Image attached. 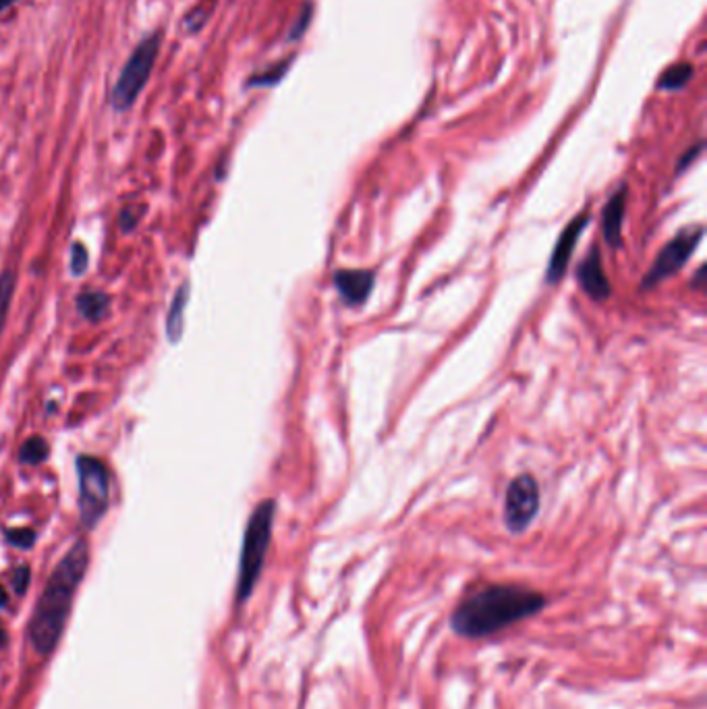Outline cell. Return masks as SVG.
<instances>
[{"label": "cell", "instance_id": "obj_22", "mask_svg": "<svg viewBox=\"0 0 707 709\" xmlns=\"http://www.w3.org/2000/svg\"><path fill=\"white\" fill-rule=\"evenodd\" d=\"M701 150H703V144H701V141H699V144H697V146H695L693 150H689V152H687V154H685V156L681 158V162H678V168H676V170H678V173H683V170H685V168L689 166V162H693V160H695V158H697V156L701 154Z\"/></svg>", "mask_w": 707, "mask_h": 709}, {"label": "cell", "instance_id": "obj_5", "mask_svg": "<svg viewBox=\"0 0 707 709\" xmlns=\"http://www.w3.org/2000/svg\"><path fill=\"white\" fill-rule=\"evenodd\" d=\"M79 477V519L88 529L104 517L110 496V475L102 461L94 457L77 459Z\"/></svg>", "mask_w": 707, "mask_h": 709}, {"label": "cell", "instance_id": "obj_21", "mask_svg": "<svg viewBox=\"0 0 707 709\" xmlns=\"http://www.w3.org/2000/svg\"><path fill=\"white\" fill-rule=\"evenodd\" d=\"M27 585H30V569H27V566H21V569H17L13 575V587L17 593H25Z\"/></svg>", "mask_w": 707, "mask_h": 709}, {"label": "cell", "instance_id": "obj_12", "mask_svg": "<svg viewBox=\"0 0 707 709\" xmlns=\"http://www.w3.org/2000/svg\"><path fill=\"white\" fill-rule=\"evenodd\" d=\"M110 309V297L100 291H88L81 293L77 297V311L81 318H86L90 322H100L106 318Z\"/></svg>", "mask_w": 707, "mask_h": 709}, {"label": "cell", "instance_id": "obj_9", "mask_svg": "<svg viewBox=\"0 0 707 709\" xmlns=\"http://www.w3.org/2000/svg\"><path fill=\"white\" fill-rule=\"evenodd\" d=\"M577 280L585 295L593 301H606L612 295V285L608 276L604 274L602 268V258H600V247L593 245L589 253L585 255V260L577 268Z\"/></svg>", "mask_w": 707, "mask_h": 709}, {"label": "cell", "instance_id": "obj_15", "mask_svg": "<svg viewBox=\"0 0 707 709\" xmlns=\"http://www.w3.org/2000/svg\"><path fill=\"white\" fill-rule=\"evenodd\" d=\"M48 452H50L48 442L40 436H34L30 440H25L23 446L19 448V461L23 465H40L48 459Z\"/></svg>", "mask_w": 707, "mask_h": 709}, {"label": "cell", "instance_id": "obj_14", "mask_svg": "<svg viewBox=\"0 0 707 709\" xmlns=\"http://www.w3.org/2000/svg\"><path fill=\"white\" fill-rule=\"evenodd\" d=\"M691 77H693V65H689V63L674 65L662 73V77L658 79V88L666 90V92L683 90L685 85L691 81Z\"/></svg>", "mask_w": 707, "mask_h": 709}, {"label": "cell", "instance_id": "obj_17", "mask_svg": "<svg viewBox=\"0 0 707 709\" xmlns=\"http://www.w3.org/2000/svg\"><path fill=\"white\" fill-rule=\"evenodd\" d=\"M88 268V251L81 243L71 245V272L75 276H81Z\"/></svg>", "mask_w": 707, "mask_h": 709}, {"label": "cell", "instance_id": "obj_10", "mask_svg": "<svg viewBox=\"0 0 707 709\" xmlns=\"http://www.w3.org/2000/svg\"><path fill=\"white\" fill-rule=\"evenodd\" d=\"M376 285V274L372 270H336L334 287L349 307H361L370 299Z\"/></svg>", "mask_w": 707, "mask_h": 709}, {"label": "cell", "instance_id": "obj_26", "mask_svg": "<svg viewBox=\"0 0 707 709\" xmlns=\"http://www.w3.org/2000/svg\"><path fill=\"white\" fill-rule=\"evenodd\" d=\"M7 641V633L3 631V629H0V647H3V643Z\"/></svg>", "mask_w": 707, "mask_h": 709}, {"label": "cell", "instance_id": "obj_19", "mask_svg": "<svg viewBox=\"0 0 707 709\" xmlns=\"http://www.w3.org/2000/svg\"><path fill=\"white\" fill-rule=\"evenodd\" d=\"M287 73V65H280V67H274L262 75H256V77H251L249 79V85H274L278 83V79Z\"/></svg>", "mask_w": 707, "mask_h": 709}, {"label": "cell", "instance_id": "obj_16", "mask_svg": "<svg viewBox=\"0 0 707 709\" xmlns=\"http://www.w3.org/2000/svg\"><path fill=\"white\" fill-rule=\"evenodd\" d=\"M13 293H15V272L7 270L0 274V330L5 328L9 309H11V301H13Z\"/></svg>", "mask_w": 707, "mask_h": 709}, {"label": "cell", "instance_id": "obj_11", "mask_svg": "<svg viewBox=\"0 0 707 709\" xmlns=\"http://www.w3.org/2000/svg\"><path fill=\"white\" fill-rule=\"evenodd\" d=\"M627 197H629V187L620 185L604 206L602 233L610 247H620L622 222H625V212H627Z\"/></svg>", "mask_w": 707, "mask_h": 709}, {"label": "cell", "instance_id": "obj_18", "mask_svg": "<svg viewBox=\"0 0 707 709\" xmlns=\"http://www.w3.org/2000/svg\"><path fill=\"white\" fill-rule=\"evenodd\" d=\"M7 540L17 548H32L36 542V533L32 529H11L7 533Z\"/></svg>", "mask_w": 707, "mask_h": 709}, {"label": "cell", "instance_id": "obj_6", "mask_svg": "<svg viewBox=\"0 0 707 709\" xmlns=\"http://www.w3.org/2000/svg\"><path fill=\"white\" fill-rule=\"evenodd\" d=\"M705 229L703 226H691V229L678 233L674 239H670L664 249L658 253V258L654 260V264L649 266L645 278L641 280L639 289L649 291L658 287L660 282H664L666 278H670L672 274H676L681 268H685V264L689 262V258L693 255V251L699 247L701 239H703Z\"/></svg>", "mask_w": 707, "mask_h": 709}, {"label": "cell", "instance_id": "obj_8", "mask_svg": "<svg viewBox=\"0 0 707 709\" xmlns=\"http://www.w3.org/2000/svg\"><path fill=\"white\" fill-rule=\"evenodd\" d=\"M589 222V216L583 212L579 216H575L567 226H564V231L560 233L554 249H552V255H550V264H548V274H546V280L550 282V285H554V282L562 280L564 272H567L569 268V262H571V255L579 243V237L583 235L585 231V226Z\"/></svg>", "mask_w": 707, "mask_h": 709}, {"label": "cell", "instance_id": "obj_7", "mask_svg": "<svg viewBox=\"0 0 707 709\" xmlns=\"http://www.w3.org/2000/svg\"><path fill=\"white\" fill-rule=\"evenodd\" d=\"M537 513H540V486L533 475L523 473L506 488L504 525L508 531L519 535L529 529Z\"/></svg>", "mask_w": 707, "mask_h": 709}, {"label": "cell", "instance_id": "obj_4", "mask_svg": "<svg viewBox=\"0 0 707 709\" xmlns=\"http://www.w3.org/2000/svg\"><path fill=\"white\" fill-rule=\"evenodd\" d=\"M160 40H162L160 34H152L146 40H141L139 46L131 52L129 61L125 63V67L115 83V90H112V96H110L115 110L131 108L133 102L137 100V96L141 94V90L146 88L150 73L154 69V63L158 59Z\"/></svg>", "mask_w": 707, "mask_h": 709}, {"label": "cell", "instance_id": "obj_23", "mask_svg": "<svg viewBox=\"0 0 707 709\" xmlns=\"http://www.w3.org/2000/svg\"><path fill=\"white\" fill-rule=\"evenodd\" d=\"M703 280H705V266H701V268L697 270V276H695V282H693V285L701 289V287H703Z\"/></svg>", "mask_w": 707, "mask_h": 709}, {"label": "cell", "instance_id": "obj_24", "mask_svg": "<svg viewBox=\"0 0 707 709\" xmlns=\"http://www.w3.org/2000/svg\"><path fill=\"white\" fill-rule=\"evenodd\" d=\"M15 3V0H0V11H5V9H9L11 5Z\"/></svg>", "mask_w": 707, "mask_h": 709}, {"label": "cell", "instance_id": "obj_1", "mask_svg": "<svg viewBox=\"0 0 707 709\" xmlns=\"http://www.w3.org/2000/svg\"><path fill=\"white\" fill-rule=\"evenodd\" d=\"M548 606L546 595L523 585L494 583L469 593L452 610L450 629L465 639H484L517 622L535 616Z\"/></svg>", "mask_w": 707, "mask_h": 709}, {"label": "cell", "instance_id": "obj_25", "mask_svg": "<svg viewBox=\"0 0 707 709\" xmlns=\"http://www.w3.org/2000/svg\"><path fill=\"white\" fill-rule=\"evenodd\" d=\"M0 606H7V595L3 589H0Z\"/></svg>", "mask_w": 707, "mask_h": 709}, {"label": "cell", "instance_id": "obj_20", "mask_svg": "<svg viewBox=\"0 0 707 709\" xmlns=\"http://www.w3.org/2000/svg\"><path fill=\"white\" fill-rule=\"evenodd\" d=\"M309 21H311V5H305L303 13L299 15L297 23L293 25V30H291V40H297V38H301V36H303L305 27H307V23H309Z\"/></svg>", "mask_w": 707, "mask_h": 709}, {"label": "cell", "instance_id": "obj_3", "mask_svg": "<svg viewBox=\"0 0 707 709\" xmlns=\"http://www.w3.org/2000/svg\"><path fill=\"white\" fill-rule=\"evenodd\" d=\"M274 515H276V502L274 500H264L253 510L245 535H243V546H241V558H239V575H237V604H245L253 589H256L262 571L266 554L272 542V527H274Z\"/></svg>", "mask_w": 707, "mask_h": 709}, {"label": "cell", "instance_id": "obj_13", "mask_svg": "<svg viewBox=\"0 0 707 709\" xmlns=\"http://www.w3.org/2000/svg\"><path fill=\"white\" fill-rule=\"evenodd\" d=\"M187 297H189V285L185 282V285L177 291L171 311H168V318H166V334L171 338V343H179V338L183 334V322H185L183 314H185Z\"/></svg>", "mask_w": 707, "mask_h": 709}, {"label": "cell", "instance_id": "obj_2", "mask_svg": "<svg viewBox=\"0 0 707 709\" xmlns=\"http://www.w3.org/2000/svg\"><path fill=\"white\" fill-rule=\"evenodd\" d=\"M88 564L90 548L81 540L56 564V569L46 581V587L34 608L30 629H27V637H30V645L36 654L50 656L63 639L75 593L83 577H86Z\"/></svg>", "mask_w": 707, "mask_h": 709}]
</instances>
